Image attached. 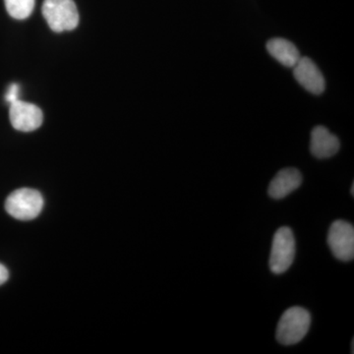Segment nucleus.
Listing matches in <instances>:
<instances>
[{
  "mask_svg": "<svg viewBox=\"0 0 354 354\" xmlns=\"http://www.w3.org/2000/svg\"><path fill=\"white\" fill-rule=\"evenodd\" d=\"M311 325V316L302 307H291L279 319L277 339L283 346H292L304 339Z\"/></svg>",
  "mask_w": 354,
  "mask_h": 354,
  "instance_id": "obj_1",
  "label": "nucleus"
},
{
  "mask_svg": "<svg viewBox=\"0 0 354 354\" xmlns=\"http://www.w3.org/2000/svg\"><path fill=\"white\" fill-rule=\"evenodd\" d=\"M44 19L53 32L72 31L79 23V13L73 0H44Z\"/></svg>",
  "mask_w": 354,
  "mask_h": 354,
  "instance_id": "obj_2",
  "label": "nucleus"
},
{
  "mask_svg": "<svg viewBox=\"0 0 354 354\" xmlns=\"http://www.w3.org/2000/svg\"><path fill=\"white\" fill-rule=\"evenodd\" d=\"M44 199L39 191L30 188L15 190L7 197L6 209L9 215L20 221H31L39 215Z\"/></svg>",
  "mask_w": 354,
  "mask_h": 354,
  "instance_id": "obj_3",
  "label": "nucleus"
},
{
  "mask_svg": "<svg viewBox=\"0 0 354 354\" xmlns=\"http://www.w3.org/2000/svg\"><path fill=\"white\" fill-rule=\"evenodd\" d=\"M295 256V239L290 227L277 230L272 241L270 269L274 274H283L290 269Z\"/></svg>",
  "mask_w": 354,
  "mask_h": 354,
  "instance_id": "obj_4",
  "label": "nucleus"
},
{
  "mask_svg": "<svg viewBox=\"0 0 354 354\" xmlns=\"http://www.w3.org/2000/svg\"><path fill=\"white\" fill-rule=\"evenodd\" d=\"M328 244L337 259L349 262L354 258V227L346 221H335L328 234Z\"/></svg>",
  "mask_w": 354,
  "mask_h": 354,
  "instance_id": "obj_5",
  "label": "nucleus"
},
{
  "mask_svg": "<svg viewBox=\"0 0 354 354\" xmlns=\"http://www.w3.org/2000/svg\"><path fill=\"white\" fill-rule=\"evenodd\" d=\"M9 118L16 130L31 132L43 124V111L36 104L17 100L10 104Z\"/></svg>",
  "mask_w": 354,
  "mask_h": 354,
  "instance_id": "obj_6",
  "label": "nucleus"
},
{
  "mask_svg": "<svg viewBox=\"0 0 354 354\" xmlns=\"http://www.w3.org/2000/svg\"><path fill=\"white\" fill-rule=\"evenodd\" d=\"M293 74L298 83L314 95H321L325 91L326 82L322 72L309 57H300Z\"/></svg>",
  "mask_w": 354,
  "mask_h": 354,
  "instance_id": "obj_7",
  "label": "nucleus"
},
{
  "mask_svg": "<svg viewBox=\"0 0 354 354\" xmlns=\"http://www.w3.org/2000/svg\"><path fill=\"white\" fill-rule=\"evenodd\" d=\"M301 183V172L293 167H288L279 171L274 177L268 188V194L272 199H283L297 190Z\"/></svg>",
  "mask_w": 354,
  "mask_h": 354,
  "instance_id": "obj_8",
  "label": "nucleus"
},
{
  "mask_svg": "<svg viewBox=\"0 0 354 354\" xmlns=\"http://www.w3.org/2000/svg\"><path fill=\"white\" fill-rule=\"evenodd\" d=\"M339 140L328 128L316 127L312 130L310 151L317 158H329L339 152Z\"/></svg>",
  "mask_w": 354,
  "mask_h": 354,
  "instance_id": "obj_9",
  "label": "nucleus"
},
{
  "mask_svg": "<svg viewBox=\"0 0 354 354\" xmlns=\"http://www.w3.org/2000/svg\"><path fill=\"white\" fill-rule=\"evenodd\" d=\"M267 50L279 64L286 67H295L300 59V53L297 46L286 39H270L267 43Z\"/></svg>",
  "mask_w": 354,
  "mask_h": 354,
  "instance_id": "obj_10",
  "label": "nucleus"
},
{
  "mask_svg": "<svg viewBox=\"0 0 354 354\" xmlns=\"http://www.w3.org/2000/svg\"><path fill=\"white\" fill-rule=\"evenodd\" d=\"M6 10L14 19L24 20L31 15L35 0H4Z\"/></svg>",
  "mask_w": 354,
  "mask_h": 354,
  "instance_id": "obj_11",
  "label": "nucleus"
},
{
  "mask_svg": "<svg viewBox=\"0 0 354 354\" xmlns=\"http://www.w3.org/2000/svg\"><path fill=\"white\" fill-rule=\"evenodd\" d=\"M20 86L18 84L13 83L9 86L6 95V101L9 104L19 100Z\"/></svg>",
  "mask_w": 354,
  "mask_h": 354,
  "instance_id": "obj_12",
  "label": "nucleus"
},
{
  "mask_svg": "<svg viewBox=\"0 0 354 354\" xmlns=\"http://www.w3.org/2000/svg\"><path fill=\"white\" fill-rule=\"evenodd\" d=\"M8 270H7L3 265L0 264V286L3 285V283H6L7 279H8Z\"/></svg>",
  "mask_w": 354,
  "mask_h": 354,
  "instance_id": "obj_13",
  "label": "nucleus"
},
{
  "mask_svg": "<svg viewBox=\"0 0 354 354\" xmlns=\"http://www.w3.org/2000/svg\"><path fill=\"white\" fill-rule=\"evenodd\" d=\"M351 196H354V183H353V185H351Z\"/></svg>",
  "mask_w": 354,
  "mask_h": 354,
  "instance_id": "obj_14",
  "label": "nucleus"
},
{
  "mask_svg": "<svg viewBox=\"0 0 354 354\" xmlns=\"http://www.w3.org/2000/svg\"><path fill=\"white\" fill-rule=\"evenodd\" d=\"M351 353H354V339L351 342Z\"/></svg>",
  "mask_w": 354,
  "mask_h": 354,
  "instance_id": "obj_15",
  "label": "nucleus"
}]
</instances>
